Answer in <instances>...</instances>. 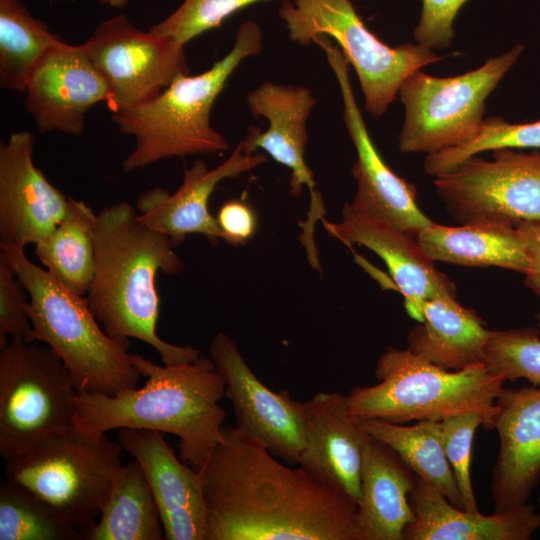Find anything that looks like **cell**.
Returning <instances> with one entry per match:
<instances>
[{
  "label": "cell",
  "mask_w": 540,
  "mask_h": 540,
  "mask_svg": "<svg viewBox=\"0 0 540 540\" xmlns=\"http://www.w3.org/2000/svg\"><path fill=\"white\" fill-rule=\"evenodd\" d=\"M198 471L205 540H363L350 499L237 427Z\"/></svg>",
  "instance_id": "cell-1"
},
{
  "label": "cell",
  "mask_w": 540,
  "mask_h": 540,
  "mask_svg": "<svg viewBox=\"0 0 540 540\" xmlns=\"http://www.w3.org/2000/svg\"><path fill=\"white\" fill-rule=\"evenodd\" d=\"M94 247V273L86 298L104 331L129 347V338L145 342L165 365L196 360L199 350L168 343L156 331L157 274H178L184 268L170 238L141 224L137 211L120 202L97 214Z\"/></svg>",
  "instance_id": "cell-2"
},
{
  "label": "cell",
  "mask_w": 540,
  "mask_h": 540,
  "mask_svg": "<svg viewBox=\"0 0 540 540\" xmlns=\"http://www.w3.org/2000/svg\"><path fill=\"white\" fill-rule=\"evenodd\" d=\"M131 361L144 385L116 395L78 392L75 427L100 436L115 428H135L173 434L179 456L199 470L223 440L226 418L219 402L225 383L210 357L178 365H158L140 354Z\"/></svg>",
  "instance_id": "cell-3"
},
{
  "label": "cell",
  "mask_w": 540,
  "mask_h": 540,
  "mask_svg": "<svg viewBox=\"0 0 540 540\" xmlns=\"http://www.w3.org/2000/svg\"><path fill=\"white\" fill-rule=\"evenodd\" d=\"M262 48V30L248 20L239 26L232 48L208 70L179 75L151 101L111 113L119 131L135 139L122 170L132 172L172 157L226 151L229 144L211 125V110L242 61L260 54Z\"/></svg>",
  "instance_id": "cell-4"
},
{
  "label": "cell",
  "mask_w": 540,
  "mask_h": 540,
  "mask_svg": "<svg viewBox=\"0 0 540 540\" xmlns=\"http://www.w3.org/2000/svg\"><path fill=\"white\" fill-rule=\"evenodd\" d=\"M29 295L28 316L35 341L64 362L78 392L116 395L135 389L141 376L129 346L110 337L80 296L31 262L23 248L0 247Z\"/></svg>",
  "instance_id": "cell-5"
},
{
  "label": "cell",
  "mask_w": 540,
  "mask_h": 540,
  "mask_svg": "<svg viewBox=\"0 0 540 540\" xmlns=\"http://www.w3.org/2000/svg\"><path fill=\"white\" fill-rule=\"evenodd\" d=\"M374 377L377 384L354 387L347 395L349 412L357 420L440 422L476 412L487 430L493 429L495 401L506 381L483 362L451 371L393 346L379 356Z\"/></svg>",
  "instance_id": "cell-6"
},
{
  "label": "cell",
  "mask_w": 540,
  "mask_h": 540,
  "mask_svg": "<svg viewBox=\"0 0 540 540\" xmlns=\"http://www.w3.org/2000/svg\"><path fill=\"white\" fill-rule=\"evenodd\" d=\"M122 450L106 434L92 436L74 427L6 460L5 479L52 507L82 539L110 494L123 465Z\"/></svg>",
  "instance_id": "cell-7"
},
{
  "label": "cell",
  "mask_w": 540,
  "mask_h": 540,
  "mask_svg": "<svg viewBox=\"0 0 540 540\" xmlns=\"http://www.w3.org/2000/svg\"><path fill=\"white\" fill-rule=\"evenodd\" d=\"M278 14L292 41L306 46L326 36L338 44L357 74L365 109L375 118L385 114L412 72L443 59L419 43L391 47L382 42L364 24L351 0H286Z\"/></svg>",
  "instance_id": "cell-8"
},
{
  "label": "cell",
  "mask_w": 540,
  "mask_h": 540,
  "mask_svg": "<svg viewBox=\"0 0 540 540\" xmlns=\"http://www.w3.org/2000/svg\"><path fill=\"white\" fill-rule=\"evenodd\" d=\"M62 359L44 343L0 348V454L19 457L75 427L76 397Z\"/></svg>",
  "instance_id": "cell-9"
},
{
  "label": "cell",
  "mask_w": 540,
  "mask_h": 540,
  "mask_svg": "<svg viewBox=\"0 0 540 540\" xmlns=\"http://www.w3.org/2000/svg\"><path fill=\"white\" fill-rule=\"evenodd\" d=\"M524 51L516 44L480 67L452 77L412 72L398 96L405 115L398 136L402 153L434 154L471 140L484 119L485 102Z\"/></svg>",
  "instance_id": "cell-10"
},
{
  "label": "cell",
  "mask_w": 540,
  "mask_h": 540,
  "mask_svg": "<svg viewBox=\"0 0 540 540\" xmlns=\"http://www.w3.org/2000/svg\"><path fill=\"white\" fill-rule=\"evenodd\" d=\"M436 193L460 223L502 218L517 224L540 220V151L511 148L475 155L452 171L436 176Z\"/></svg>",
  "instance_id": "cell-11"
},
{
  "label": "cell",
  "mask_w": 540,
  "mask_h": 540,
  "mask_svg": "<svg viewBox=\"0 0 540 540\" xmlns=\"http://www.w3.org/2000/svg\"><path fill=\"white\" fill-rule=\"evenodd\" d=\"M82 46L107 84L111 113L149 102L190 74L185 45L144 32L122 14L101 22Z\"/></svg>",
  "instance_id": "cell-12"
},
{
  "label": "cell",
  "mask_w": 540,
  "mask_h": 540,
  "mask_svg": "<svg viewBox=\"0 0 540 540\" xmlns=\"http://www.w3.org/2000/svg\"><path fill=\"white\" fill-rule=\"evenodd\" d=\"M312 43L324 51L336 77L343 102V120L357 154L351 168L357 187L350 204L416 237L434 222L419 208L416 186L387 165L371 139L352 89L349 63L341 50L326 36H318Z\"/></svg>",
  "instance_id": "cell-13"
},
{
  "label": "cell",
  "mask_w": 540,
  "mask_h": 540,
  "mask_svg": "<svg viewBox=\"0 0 540 540\" xmlns=\"http://www.w3.org/2000/svg\"><path fill=\"white\" fill-rule=\"evenodd\" d=\"M209 352L224 380L225 396L232 402L235 427L262 442L276 457L297 465L304 449L303 402L259 380L229 335L216 334Z\"/></svg>",
  "instance_id": "cell-14"
},
{
  "label": "cell",
  "mask_w": 540,
  "mask_h": 540,
  "mask_svg": "<svg viewBox=\"0 0 540 540\" xmlns=\"http://www.w3.org/2000/svg\"><path fill=\"white\" fill-rule=\"evenodd\" d=\"M25 108L41 133L58 131L79 136L86 116L101 102L107 104V84L82 44L62 41L42 56L29 75Z\"/></svg>",
  "instance_id": "cell-15"
},
{
  "label": "cell",
  "mask_w": 540,
  "mask_h": 540,
  "mask_svg": "<svg viewBox=\"0 0 540 540\" xmlns=\"http://www.w3.org/2000/svg\"><path fill=\"white\" fill-rule=\"evenodd\" d=\"M34 143L26 130L0 143V247L35 245L68 211L69 197L35 165Z\"/></svg>",
  "instance_id": "cell-16"
},
{
  "label": "cell",
  "mask_w": 540,
  "mask_h": 540,
  "mask_svg": "<svg viewBox=\"0 0 540 540\" xmlns=\"http://www.w3.org/2000/svg\"><path fill=\"white\" fill-rule=\"evenodd\" d=\"M327 233L347 246L359 244L377 254L405 299L409 315L422 321V304L439 294L456 296L455 284L437 270L416 237L387 220L346 203L338 222L321 220Z\"/></svg>",
  "instance_id": "cell-17"
},
{
  "label": "cell",
  "mask_w": 540,
  "mask_h": 540,
  "mask_svg": "<svg viewBox=\"0 0 540 540\" xmlns=\"http://www.w3.org/2000/svg\"><path fill=\"white\" fill-rule=\"evenodd\" d=\"M267 162L264 154H246L240 141L230 156L213 169L197 160L184 171L180 187L170 193L163 187H153L139 195L136 201L138 221L167 235L173 247H178L188 234H201L211 243L224 240L216 217L208 209V201L218 183L235 178Z\"/></svg>",
  "instance_id": "cell-18"
},
{
  "label": "cell",
  "mask_w": 540,
  "mask_h": 540,
  "mask_svg": "<svg viewBox=\"0 0 540 540\" xmlns=\"http://www.w3.org/2000/svg\"><path fill=\"white\" fill-rule=\"evenodd\" d=\"M119 443L141 465L166 540H205L206 505L200 472L180 460L163 433L121 428Z\"/></svg>",
  "instance_id": "cell-19"
},
{
  "label": "cell",
  "mask_w": 540,
  "mask_h": 540,
  "mask_svg": "<svg viewBox=\"0 0 540 540\" xmlns=\"http://www.w3.org/2000/svg\"><path fill=\"white\" fill-rule=\"evenodd\" d=\"M304 449L297 465L355 505L370 436L348 409L347 395L317 392L303 402Z\"/></svg>",
  "instance_id": "cell-20"
},
{
  "label": "cell",
  "mask_w": 540,
  "mask_h": 540,
  "mask_svg": "<svg viewBox=\"0 0 540 540\" xmlns=\"http://www.w3.org/2000/svg\"><path fill=\"white\" fill-rule=\"evenodd\" d=\"M246 102L255 118L267 120L268 128L261 131L250 127L247 136L241 140L244 152L253 154L260 148L290 169V194L299 196L306 186L311 194L310 211L322 210V196L315 189L313 172L304 157L308 141L307 119L317 104L312 91L306 86L266 81L247 95Z\"/></svg>",
  "instance_id": "cell-21"
},
{
  "label": "cell",
  "mask_w": 540,
  "mask_h": 540,
  "mask_svg": "<svg viewBox=\"0 0 540 540\" xmlns=\"http://www.w3.org/2000/svg\"><path fill=\"white\" fill-rule=\"evenodd\" d=\"M495 405L491 494L494 512H504L527 504L540 482V387L503 388Z\"/></svg>",
  "instance_id": "cell-22"
},
{
  "label": "cell",
  "mask_w": 540,
  "mask_h": 540,
  "mask_svg": "<svg viewBox=\"0 0 540 540\" xmlns=\"http://www.w3.org/2000/svg\"><path fill=\"white\" fill-rule=\"evenodd\" d=\"M410 500L415 520L404 540H529L540 529V513L529 503L483 515L454 506L418 476Z\"/></svg>",
  "instance_id": "cell-23"
},
{
  "label": "cell",
  "mask_w": 540,
  "mask_h": 540,
  "mask_svg": "<svg viewBox=\"0 0 540 540\" xmlns=\"http://www.w3.org/2000/svg\"><path fill=\"white\" fill-rule=\"evenodd\" d=\"M416 475L386 444L372 438L365 447L357 520L363 540H404L415 520L410 494Z\"/></svg>",
  "instance_id": "cell-24"
},
{
  "label": "cell",
  "mask_w": 540,
  "mask_h": 540,
  "mask_svg": "<svg viewBox=\"0 0 540 540\" xmlns=\"http://www.w3.org/2000/svg\"><path fill=\"white\" fill-rule=\"evenodd\" d=\"M433 262L466 267H499L525 274L529 261L517 224L502 218H484L460 226L433 222L416 235Z\"/></svg>",
  "instance_id": "cell-25"
},
{
  "label": "cell",
  "mask_w": 540,
  "mask_h": 540,
  "mask_svg": "<svg viewBox=\"0 0 540 540\" xmlns=\"http://www.w3.org/2000/svg\"><path fill=\"white\" fill-rule=\"evenodd\" d=\"M493 330L456 296L439 294L422 304V321L407 335L408 349L446 370L483 362Z\"/></svg>",
  "instance_id": "cell-26"
},
{
  "label": "cell",
  "mask_w": 540,
  "mask_h": 540,
  "mask_svg": "<svg viewBox=\"0 0 540 540\" xmlns=\"http://www.w3.org/2000/svg\"><path fill=\"white\" fill-rule=\"evenodd\" d=\"M82 539H164L158 506L136 459L122 465L98 520Z\"/></svg>",
  "instance_id": "cell-27"
},
{
  "label": "cell",
  "mask_w": 540,
  "mask_h": 540,
  "mask_svg": "<svg viewBox=\"0 0 540 540\" xmlns=\"http://www.w3.org/2000/svg\"><path fill=\"white\" fill-rule=\"evenodd\" d=\"M96 223L97 214L85 202L69 197L65 218L35 244V255L45 270L80 296L87 295L94 273Z\"/></svg>",
  "instance_id": "cell-28"
},
{
  "label": "cell",
  "mask_w": 540,
  "mask_h": 540,
  "mask_svg": "<svg viewBox=\"0 0 540 540\" xmlns=\"http://www.w3.org/2000/svg\"><path fill=\"white\" fill-rule=\"evenodd\" d=\"M372 438L393 449L416 476L438 489L454 506L464 509L453 471L445 455L440 422L406 425L382 420H359Z\"/></svg>",
  "instance_id": "cell-29"
},
{
  "label": "cell",
  "mask_w": 540,
  "mask_h": 540,
  "mask_svg": "<svg viewBox=\"0 0 540 540\" xmlns=\"http://www.w3.org/2000/svg\"><path fill=\"white\" fill-rule=\"evenodd\" d=\"M62 41L20 0H0V86L25 92L35 65Z\"/></svg>",
  "instance_id": "cell-30"
},
{
  "label": "cell",
  "mask_w": 540,
  "mask_h": 540,
  "mask_svg": "<svg viewBox=\"0 0 540 540\" xmlns=\"http://www.w3.org/2000/svg\"><path fill=\"white\" fill-rule=\"evenodd\" d=\"M80 532L44 501L9 481L0 483V540H79Z\"/></svg>",
  "instance_id": "cell-31"
},
{
  "label": "cell",
  "mask_w": 540,
  "mask_h": 540,
  "mask_svg": "<svg viewBox=\"0 0 540 540\" xmlns=\"http://www.w3.org/2000/svg\"><path fill=\"white\" fill-rule=\"evenodd\" d=\"M501 148L540 149V120L509 123L500 116L486 117L468 142L427 155L424 171L436 177L452 171L472 156Z\"/></svg>",
  "instance_id": "cell-32"
},
{
  "label": "cell",
  "mask_w": 540,
  "mask_h": 540,
  "mask_svg": "<svg viewBox=\"0 0 540 540\" xmlns=\"http://www.w3.org/2000/svg\"><path fill=\"white\" fill-rule=\"evenodd\" d=\"M483 363L506 381L526 379L540 387L539 327L493 330L484 350Z\"/></svg>",
  "instance_id": "cell-33"
},
{
  "label": "cell",
  "mask_w": 540,
  "mask_h": 540,
  "mask_svg": "<svg viewBox=\"0 0 540 540\" xmlns=\"http://www.w3.org/2000/svg\"><path fill=\"white\" fill-rule=\"evenodd\" d=\"M266 0H184L169 16L152 26V34L185 45L201 34L220 27L241 9Z\"/></svg>",
  "instance_id": "cell-34"
},
{
  "label": "cell",
  "mask_w": 540,
  "mask_h": 540,
  "mask_svg": "<svg viewBox=\"0 0 540 540\" xmlns=\"http://www.w3.org/2000/svg\"><path fill=\"white\" fill-rule=\"evenodd\" d=\"M484 426V418L467 412L440 421L445 455L453 471L465 510L477 512L478 506L471 480L472 445L476 430Z\"/></svg>",
  "instance_id": "cell-35"
},
{
  "label": "cell",
  "mask_w": 540,
  "mask_h": 540,
  "mask_svg": "<svg viewBox=\"0 0 540 540\" xmlns=\"http://www.w3.org/2000/svg\"><path fill=\"white\" fill-rule=\"evenodd\" d=\"M25 291L11 265L0 254V348L7 344V336L35 342Z\"/></svg>",
  "instance_id": "cell-36"
},
{
  "label": "cell",
  "mask_w": 540,
  "mask_h": 540,
  "mask_svg": "<svg viewBox=\"0 0 540 540\" xmlns=\"http://www.w3.org/2000/svg\"><path fill=\"white\" fill-rule=\"evenodd\" d=\"M420 1L421 15L413 30L416 43L431 49L449 47L454 37L453 22L460 9L469 0Z\"/></svg>",
  "instance_id": "cell-37"
},
{
  "label": "cell",
  "mask_w": 540,
  "mask_h": 540,
  "mask_svg": "<svg viewBox=\"0 0 540 540\" xmlns=\"http://www.w3.org/2000/svg\"><path fill=\"white\" fill-rule=\"evenodd\" d=\"M224 234V241L230 245L245 244L257 230V216L251 206L241 200L225 202L216 216Z\"/></svg>",
  "instance_id": "cell-38"
},
{
  "label": "cell",
  "mask_w": 540,
  "mask_h": 540,
  "mask_svg": "<svg viewBox=\"0 0 540 540\" xmlns=\"http://www.w3.org/2000/svg\"><path fill=\"white\" fill-rule=\"evenodd\" d=\"M529 261L524 285L540 300V220L517 223Z\"/></svg>",
  "instance_id": "cell-39"
},
{
  "label": "cell",
  "mask_w": 540,
  "mask_h": 540,
  "mask_svg": "<svg viewBox=\"0 0 540 540\" xmlns=\"http://www.w3.org/2000/svg\"><path fill=\"white\" fill-rule=\"evenodd\" d=\"M101 5H107L110 7L121 8L124 7L129 0H94Z\"/></svg>",
  "instance_id": "cell-40"
},
{
  "label": "cell",
  "mask_w": 540,
  "mask_h": 540,
  "mask_svg": "<svg viewBox=\"0 0 540 540\" xmlns=\"http://www.w3.org/2000/svg\"><path fill=\"white\" fill-rule=\"evenodd\" d=\"M536 326L540 328V311L535 313Z\"/></svg>",
  "instance_id": "cell-41"
},
{
  "label": "cell",
  "mask_w": 540,
  "mask_h": 540,
  "mask_svg": "<svg viewBox=\"0 0 540 540\" xmlns=\"http://www.w3.org/2000/svg\"><path fill=\"white\" fill-rule=\"evenodd\" d=\"M538 505H539V508H540V496L538 498Z\"/></svg>",
  "instance_id": "cell-42"
}]
</instances>
